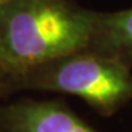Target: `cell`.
I'll return each mask as SVG.
<instances>
[{
    "label": "cell",
    "mask_w": 132,
    "mask_h": 132,
    "mask_svg": "<svg viewBox=\"0 0 132 132\" xmlns=\"http://www.w3.org/2000/svg\"><path fill=\"white\" fill-rule=\"evenodd\" d=\"M0 132H4V131H3V129H2V128H0Z\"/></svg>",
    "instance_id": "7"
},
{
    "label": "cell",
    "mask_w": 132,
    "mask_h": 132,
    "mask_svg": "<svg viewBox=\"0 0 132 132\" xmlns=\"http://www.w3.org/2000/svg\"><path fill=\"white\" fill-rule=\"evenodd\" d=\"M4 132H101L61 100L22 98L0 108Z\"/></svg>",
    "instance_id": "3"
},
{
    "label": "cell",
    "mask_w": 132,
    "mask_h": 132,
    "mask_svg": "<svg viewBox=\"0 0 132 132\" xmlns=\"http://www.w3.org/2000/svg\"><path fill=\"white\" fill-rule=\"evenodd\" d=\"M88 49L132 68V7L94 11Z\"/></svg>",
    "instance_id": "4"
},
{
    "label": "cell",
    "mask_w": 132,
    "mask_h": 132,
    "mask_svg": "<svg viewBox=\"0 0 132 132\" xmlns=\"http://www.w3.org/2000/svg\"><path fill=\"white\" fill-rule=\"evenodd\" d=\"M93 12L73 0H4L0 70L10 86L38 66L88 49Z\"/></svg>",
    "instance_id": "1"
},
{
    "label": "cell",
    "mask_w": 132,
    "mask_h": 132,
    "mask_svg": "<svg viewBox=\"0 0 132 132\" xmlns=\"http://www.w3.org/2000/svg\"><path fill=\"white\" fill-rule=\"evenodd\" d=\"M3 2H4V0H0V5H2V3H3Z\"/></svg>",
    "instance_id": "6"
},
{
    "label": "cell",
    "mask_w": 132,
    "mask_h": 132,
    "mask_svg": "<svg viewBox=\"0 0 132 132\" xmlns=\"http://www.w3.org/2000/svg\"><path fill=\"white\" fill-rule=\"evenodd\" d=\"M10 84H8V78L3 74V71L0 70V94H2L4 92L5 88H8Z\"/></svg>",
    "instance_id": "5"
},
{
    "label": "cell",
    "mask_w": 132,
    "mask_h": 132,
    "mask_svg": "<svg viewBox=\"0 0 132 132\" xmlns=\"http://www.w3.org/2000/svg\"><path fill=\"white\" fill-rule=\"evenodd\" d=\"M11 88L73 96L100 116L112 117L132 103V68L84 49L30 70Z\"/></svg>",
    "instance_id": "2"
}]
</instances>
